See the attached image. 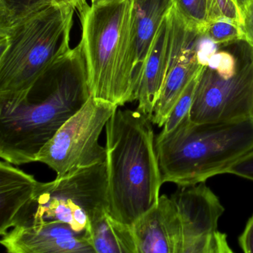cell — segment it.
Returning a JSON list of instances; mask_svg holds the SVG:
<instances>
[{
  "label": "cell",
  "instance_id": "cell-1",
  "mask_svg": "<svg viewBox=\"0 0 253 253\" xmlns=\"http://www.w3.org/2000/svg\"><path fill=\"white\" fill-rule=\"evenodd\" d=\"M91 96L81 43L27 91L0 98V157L19 166L41 149Z\"/></svg>",
  "mask_w": 253,
  "mask_h": 253
},
{
  "label": "cell",
  "instance_id": "cell-2",
  "mask_svg": "<svg viewBox=\"0 0 253 253\" xmlns=\"http://www.w3.org/2000/svg\"><path fill=\"white\" fill-rule=\"evenodd\" d=\"M152 125L139 111L118 107L105 128L109 210L128 225L159 201L163 182Z\"/></svg>",
  "mask_w": 253,
  "mask_h": 253
},
{
  "label": "cell",
  "instance_id": "cell-3",
  "mask_svg": "<svg viewBox=\"0 0 253 253\" xmlns=\"http://www.w3.org/2000/svg\"><path fill=\"white\" fill-rule=\"evenodd\" d=\"M133 5L134 0H112L79 14L91 95L118 107L136 100Z\"/></svg>",
  "mask_w": 253,
  "mask_h": 253
},
{
  "label": "cell",
  "instance_id": "cell-4",
  "mask_svg": "<svg viewBox=\"0 0 253 253\" xmlns=\"http://www.w3.org/2000/svg\"><path fill=\"white\" fill-rule=\"evenodd\" d=\"M163 183L186 186L224 174L253 150V118L195 123L186 115L167 134L155 137Z\"/></svg>",
  "mask_w": 253,
  "mask_h": 253
},
{
  "label": "cell",
  "instance_id": "cell-5",
  "mask_svg": "<svg viewBox=\"0 0 253 253\" xmlns=\"http://www.w3.org/2000/svg\"><path fill=\"white\" fill-rule=\"evenodd\" d=\"M75 11L52 2L0 26V98L27 91L72 50Z\"/></svg>",
  "mask_w": 253,
  "mask_h": 253
},
{
  "label": "cell",
  "instance_id": "cell-6",
  "mask_svg": "<svg viewBox=\"0 0 253 253\" xmlns=\"http://www.w3.org/2000/svg\"><path fill=\"white\" fill-rule=\"evenodd\" d=\"M253 118V44L218 45L200 72L189 118L195 123Z\"/></svg>",
  "mask_w": 253,
  "mask_h": 253
},
{
  "label": "cell",
  "instance_id": "cell-7",
  "mask_svg": "<svg viewBox=\"0 0 253 253\" xmlns=\"http://www.w3.org/2000/svg\"><path fill=\"white\" fill-rule=\"evenodd\" d=\"M104 209H109L106 162L48 183L40 182L33 197L14 217L11 229L60 221L83 235L93 217Z\"/></svg>",
  "mask_w": 253,
  "mask_h": 253
},
{
  "label": "cell",
  "instance_id": "cell-8",
  "mask_svg": "<svg viewBox=\"0 0 253 253\" xmlns=\"http://www.w3.org/2000/svg\"><path fill=\"white\" fill-rule=\"evenodd\" d=\"M118 108L90 96L41 149L37 162L49 167L57 177L106 162V148L99 139Z\"/></svg>",
  "mask_w": 253,
  "mask_h": 253
},
{
  "label": "cell",
  "instance_id": "cell-9",
  "mask_svg": "<svg viewBox=\"0 0 253 253\" xmlns=\"http://www.w3.org/2000/svg\"><path fill=\"white\" fill-rule=\"evenodd\" d=\"M171 197L181 220L182 253H233L226 234L217 230L224 208L205 182L181 186Z\"/></svg>",
  "mask_w": 253,
  "mask_h": 253
},
{
  "label": "cell",
  "instance_id": "cell-10",
  "mask_svg": "<svg viewBox=\"0 0 253 253\" xmlns=\"http://www.w3.org/2000/svg\"><path fill=\"white\" fill-rule=\"evenodd\" d=\"M171 26V52L167 76L152 113L154 125L163 127L182 93L204 67L198 55L202 32L188 26L174 8L169 12Z\"/></svg>",
  "mask_w": 253,
  "mask_h": 253
},
{
  "label": "cell",
  "instance_id": "cell-11",
  "mask_svg": "<svg viewBox=\"0 0 253 253\" xmlns=\"http://www.w3.org/2000/svg\"><path fill=\"white\" fill-rule=\"evenodd\" d=\"M0 243L9 253H95L83 235L60 221L15 226Z\"/></svg>",
  "mask_w": 253,
  "mask_h": 253
},
{
  "label": "cell",
  "instance_id": "cell-12",
  "mask_svg": "<svg viewBox=\"0 0 253 253\" xmlns=\"http://www.w3.org/2000/svg\"><path fill=\"white\" fill-rule=\"evenodd\" d=\"M131 226L138 253H182L181 220L171 196H160L158 204Z\"/></svg>",
  "mask_w": 253,
  "mask_h": 253
},
{
  "label": "cell",
  "instance_id": "cell-13",
  "mask_svg": "<svg viewBox=\"0 0 253 253\" xmlns=\"http://www.w3.org/2000/svg\"><path fill=\"white\" fill-rule=\"evenodd\" d=\"M171 43V19L169 13L158 30L144 62L135 75L137 111L149 119L152 118L167 76Z\"/></svg>",
  "mask_w": 253,
  "mask_h": 253
},
{
  "label": "cell",
  "instance_id": "cell-14",
  "mask_svg": "<svg viewBox=\"0 0 253 253\" xmlns=\"http://www.w3.org/2000/svg\"><path fill=\"white\" fill-rule=\"evenodd\" d=\"M40 182L2 159L0 163V235L11 229L20 210L33 197Z\"/></svg>",
  "mask_w": 253,
  "mask_h": 253
},
{
  "label": "cell",
  "instance_id": "cell-15",
  "mask_svg": "<svg viewBox=\"0 0 253 253\" xmlns=\"http://www.w3.org/2000/svg\"><path fill=\"white\" fill-rule=\"evenodd\" d=\"M83 236L96 253H138L132 226L114 217L109 209L93 217Z\"/></svg>",
  "mask_w": 253,
  "mask_h": 253
},
{
  "label": "cell",
  "instance_id": "cell-16",
  "mask_svg": "<svg viewBox=\"0 0 253 253\" xmlns=\"http://www.w3.org/2000/svg\"><path fill=\"white\" fill-rule=\"evenodd\" d=\"M172 7V0H134L133 28L137 57L136 73L144 62L163 21Z\"/></svg>",
  "mask_w": 253,
  "mask_h": 253
},
{
  "label": "cell",
  "instance_id": "cell-17",
  "mask_svg": "<svg viewBox=\"0 0 253 253\" xmlns=\"http://www.w3.org/2000/svg\"><path fill=\"white\" fill-rule=\"evenodd\" d=\"M173 8L183 21L202 32L209 22L210 0H172Z\"/></svg>",
  "mask_w": 253,
  "mask_h": 253
},
{
  "label": "cell",
  "instance_id": "cell-18",
  "mask_svg": "<svg viewBox=\"0 0 253 253\" xmlns=\"http://www.w3.org/2000/svg\"><path fill=\"white\" fill-rule=\"evenodd\" d=\"M52 2V0H0V26H6Z\"/></svg>",
  "mask_w": 253,
  "mask_h": 253
},
{
  "label": "cell",
  "instance_id": "cell-19",
  "mask_svg": "<svg viewBox=\"0 0 253 253\" xmlns=\"http://www.w3.org/2000/svg\"><path fill=\"white\" fill-rule=\"evenodd\" d=\"M201 32L217 45L245 40L241 26L228 19L211 20L206 25Z\"/></svg>",
  "mask_w": 253,
  "mask_h": 253
},
{
  "label": "cell",
  "instance_id": "cell-20",
  "mask_svg": "<svg viewBox=\"0 0 253 253\" xmlns=\"http://www.w3.org/2000/svg\"><path fill=\"white\" fill-rule=\"evenodd\" d=\"M201 71L191 81L173 106L165 124L163 126L162 131H161L162 134H167L174 129L186 115H189Z\"/></svg>",
  "mask_w": 253,
  "mask_h": 253
},
{
  "label": "cell",
  "instance_id": "cell-21",
  "mask_svg": "<svg viewBox=\"0 0 253 253\" xmlns=\"http://www.w3.org/2000/svg\"><path fill=\"white\" fill-rule=\"evenodd\" d=\"M220 18L232 20L241 27L243 14L235 0H210L209 22Z\"/></svg>",
  "mask_w": 253,
  "mask_h": 253
},
{
  "label": "cell",
  "instance_id": "cell-22",
  "mask_svg": "<svg viewBox=\"0 0 253 253\" xmlns=\"http://www.w3.org/2000/svg\"><path fill=\"white\" fill-rule=\"evenodd\" d=\"M226 173L253 180V150L234 163Z\"/></svg>",
  "mask_w": 253,
  "mask_h": 253
},
{
  "label": "cell",
  "instance_id": "cell-23",
  "mask_svg": "<svg viewBox=\"0 0 253 253\" xmlns=\"http://www.w3.org/2000/svg\"><path fill=\"white\" fill-rule=\"evenodd\" d=\"M241 29L246 41L253 44V0H250L243 12Z\"/></svg>",
  "mask_w": 253,
  "mask_h": 253
},
{
  "label": "cell",
  "instance_id": "cell-24",
  "mask_svg": "<svg viewBox=\"0 0 253 253\" xmlns=\"http://www.w3.org/2000/svg\"><path fill=\"white\" fill-rule=\"evenodd\" d=\"M240 247L246 253H253V215L249 219L244 232L238 238Z\"/></svg>",
  "mask_w": 253,
  "mask_h": 253
},
{
  "label": "cell",
  "instance_id": "cell-25",
  "mask_svg": "<svg viewBox=\"0 0 253 253\" xmlns=\"http://www.w3.org/2000/svg\"><path fill=\"white\" fill-rule=\"evenodd\" d=\"M52 2L57 5H70L78 11L79 14L88 6L86 0H52Z\"/></svg>",
  "mask_w": 253,
  "mask_h": 253
},
{
  "label": "cell",
  "instance_id": "cell-26",
  "mask_svg": "<svg viewBox=\"0 0 253 253\" xmlns=\"http://www.w3.org/2000/svg\"><path fill=\"white\" fill-rule=\"evenodd\" d=\"M236 3L238 4V6H239L240 9L241 10V12H244V9H245L246 6H247V4L250 2V0H235Z\"/></svg>",
  "mask_w": 253,
  "mask_h": 253
},
{
  "label": "cell",
  "instance_id": "cell-27",
  "mask_svg": "<svg viewBox=\"0 0 253 253\" xmlns=\"http://www.w3.org/2000/svg\"><path fill=\"white\" fill-rule=\"evenodd\" d=\"M112 0H91L92 5H97V4L104 3V2H109Z\"/></svg>",
  "mask_w": 253,
  "mask_h": 253
}]
</instances>
